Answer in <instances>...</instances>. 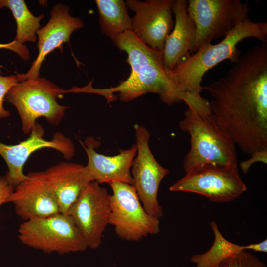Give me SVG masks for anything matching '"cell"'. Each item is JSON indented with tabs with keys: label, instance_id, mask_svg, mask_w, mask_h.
Returning <instances> with one entry per match:
<instances>
[{
	"label": "cell",
	"instance_id": "1",
	"mask_svg": "<svg viewBox=\"0 0 267 267\" xmlns=\"http://www.w3.org/2000/svg\"><path fill=\"white\" fill-rule=\"evenodd\" d=\"M203 89L213 98L212 117L235 145L250 155L267 150V43L249 50Z\"/></svg>",
	"mask_w": 267,
	"mask_h": 267
},
{
	"label": "cell",
	"instance_id": "2",
	"mask_svg": "<svg viewBox=\"0 0 267 267\" xmlns=\"http://www.w3.org/2000/svg\"><path fill=\"white\" fill-rule=\"evenodd\" d=\"M92 82L83 87H73L67 93H90L100 94L107 103L115 100L113 93L118 92L124 102L132 101L148 93L158 94L161 100L169 105L181 101L188 107L197 111L203 110L207 100L197 98L184 92L170 75V70L163 63V57L147 64L131 68L129 77L120 84L106 89L92 87Z\"/></svg>",
	"mask_w": 267,
	"mask_h": 267
},
{
	"label": "cell",
	"instance_id": "3",
	"mask_svg": "<svg viewBox=\"0 0 267 267\" xmlns=\"http://www.w3.org/2000/svg\"><path fill=\"white\" fill-rule=\"evenodd\" d=\"M254 37L267 43V22L248 20L239 24L216 44H210L190 55L172 70L170 75L186 93L202 97L201 85L205 74L219 63L230 60L236 63L240 57L237 45L242 40Z\"/></svg>",
	"mask_w": 267,
	"mask_h": 267
},
{
	"label": "cell",
	"instance_id": "4",
	"mask_svg": "<svg viewBox=\"0 0 267 267\" xmlns=\"http://www.w3.org/2000/svg\"><path fill=\"white\" fill-rule=\"evenodd\" d=\"M179 126L190 136V149L183 162L186 172L205 165H237L235 145L210 113L188 107Z\"/></svg>",
	"mask_w": 267,
	"mask_h": 267
},
{
	"label": "cell",
	"instance_id": "5",
	"mask_svg": "<svg viewBox=\"0 0 267 267\" xmlns=\"http://www.w3.org/2000/svg\"><path fill=\"white\" fill-rule=\"evenodd\" d=\"M65 94L50 80L39 77L19 82L6 94L5 101L16 108L22 122V130L30 133L37 119L43 117L50 124L58 126L68 106L60 105L57 99Z\"/></svg>",
	"mask_w": 267,
	"mask_h": 267
},
{
	"label": "cell",
	"instance_id": "6",
	"mask_svg": "<svg viewBox=\"0 0 267 267\" xmlns=\"http://www.w3.org/2000/svg\"><path fill=\"white\" fill-rule=\"evenodd\" d=\"M187 11L196 28L191 55L251 20L248 3L239 0H189Z\"/></svg>",
	"mask_w": 267,
	"mask_h": 267
},
{
	"label": "cell",
	"instance_id": "7",
	"mask_svg": "<svg viewBox=\"0 0 267 267\" xmlns=\"http://www.w3.org/2000/svg\"><path fill=\"white\" fill-rule=\"evenodd\" d=\"M18 233L22 244L44 252L63 254L88 248L72 218L61 212L25 221Z\"/></svg>",
	"mask_w": 267,
	"mask_h": 267
},
{
	"label": "cell",
	"instance_id": "8",
	"mask_svg": "<svg viewBox=\"0 0 267 267\" xmlns=\"http://www.w3.org/2000/svg\"><path fill=\"white\" fill-rule=\"evenodd\" d=\"M110 185L112 193L109 195V224L119 238L138 241L159 232V219L146 212L134 185L121 182Z\"/></svg>",
	"mask_w": 267,
	"mask_h": 267
},
{
	"label": "cell",
	"instance_id": "9",
	"mask_svg": "<svg viewBox=\"0 0 267 267\" xmlns=\"http://www.w3.org/2000/svg\"><path fill=\"white\" fill-rule=\"evenodd\" d=\"M171 191L194 193L212 202L231 201L242 194L247 187L237 166L205 165L193 169L169 188Z\"/></svg>",
	"mask_w": 267,
	"mask_h": 267
},
{
	"label": "cell",
	"instance_id": "10",
	"mask_svg": "<svg viewBox=\"0 0 267 267\" xmlns=\"http://www.w3.org/2000/svg\"><path fill=\"white\" fill-rule=\"evenodd\" d=\"M134 129L137 155L131 170L134 186L146 212L159 219L163 215V210L157 199L158 189L169 171L157 162L151 152L149 146L151 134L148 130L138 124L135 125Z\"/></svg>",
	"mask_w": 267,
	"mask_h": 267
},
{
	"label": "cell",
	"instance_id": "11",
	"mask_svg": "<svg viewBox=\"0 0 267 267\" xmlns=\"http://www.w3.org/2000/svg\"><path fill=\"white\" fill-rule=\"evenodd\" d=\"M109 195L106 188L96 181L91 182L68 210L88 248L95 249L101 244L109 224Z\"/></svg>",
	"mask_w": 267,
	"mask_h": 267
},
{
	"label": "cell",
	"instance_id": "12",
	"mask_svg": "<svg viewBox=\"0 0 267 267\" xmlns=\"http://www.w3.org/2000/svg\"><path fill=\"white\" fill-rule=\"evenodd\" d=\"M44 134L42 125L36 122L26 140L15 145L0 142V155L8 167L5 176L14 188L27 178V175L23 171V166L30 155L36 151L51 148L60 152L67 160L74 156L75 148L73 141L62 133H55L50 140L44 139Z\"/></svg>",
	"mask_w": 267,
	"mask_h": 267
},
{
	"label": "cell",
	"instance_id": "13",
	"mask_svg": "<svg viewBox=\"0 0 267 267\" xmlns=\"http://www.w3.org/2000/svg\"><path fill=\"white\" fill-rule=\"evenodd\" d=\"M174 0H127V8L135 13L131 30L151 48L163 52L174 25Z\"/></svg>",
	"mask_w": 267,
	"mask_h": 267
},
{
	"label": "cell",
	"instance_id": "14",
	"mask_svg": "<svg viewBox=\"0 0 267 267\" xmlns=\"http://www.w3.org/2000/svg\"><path fill=\"white\" fill-rule=\"evenodd\" d=\"M50 14L48 22L37 32L38 55L27 73L17 74L19 82L40 77L39 71L45 57L56 48L61 52L63 43L69 42L72 33L84 26L80 18L70 15L66 5H55Z\"/></svg>",
	"mask_w": 267,
	"mask_h": 267
},
{
	"label": "cell",
	"instance_id": "15",
	"mask_svg": "<svg viewBox=\"0 0 267 267\" xmlns=\"http://www.w3.org/2000/svg\"><path fill=\"white\" fill-rule=\"evenodd\" d=\"M26 175L27 178L14 187L7 200L14 205L16 214L25 221L60 212L44 172H31Z\"/></svg>",
	"mask_w": 267,
	"mask_h": 267
},
{
	"label": "cell",
	"instance_id": "16",
	"mask_svg": "<svg viewBox=\"0 0 267 267\" xmlns=\"http://www.w3.org/2000/svg\"><path fill=\"white\" fill-rule=\"evenodd\" d=\"M60 212L67 214L71 205L94 178L87 166L61 162L43 171Z\"/></svg>",
	"mask_w": 267,
	"mask_h": 267
},
{
	"label": "cell",
	"instance_id": "17",
	"mask_svg": "<svg viewBox=\"0 0 267 267\" xmlns=\"http://www.w3.org/2000/svg\"><path fill=\"white\" fill-rule=\"evenodd\" d=\"M99 145L98 141L91 137L87 138L83 144L88 159L86 166L94 181L100 184L121 182L134 185L131 169L137 153L136 144L127 149H119V153L114 156L97 153L95 149Z\"/></svg>",
	"mask_w": 267,
	"mask_h": 267
},
{
	"label": "cell",
	"instance_id": "18",
	"mask_svg": "<svg viewBox=\"0 0 267 267\" xmlns=\"http://www.w3.org/2000/svg\"><path fill=\"white\" fill-rule=\"evenodd\" d=\"M188 1L174 0L175 15L173 30L168 36L163 51L165 67L172 70L191 55L196 38V28L187 11Z\"/></svg>",
	"mask_w": 267,
	"mask_h": 267
},
{
	"label": "cell",
	"instance_id": "19",
	"mask_svg": "<svg viewBox=\"0 0 267 267\" xmlns=\"http://www.w3.org/2000/svg\"><path fill=\"white\" fill-rule=\"evenodd\" d=\"M100 27L102 33L111 40L131 30V18L123 0H96Z\"/></svg>",
	"mask_w": 267,
	"mask_h": 267
},
{
	"label": "cell",
	"instance_id": "20",
	"mask_svg": "<svg viewBox=\"0 0 267 267\" xmlns=\"http://www.w3.org/2000/svg\"><path fill=\"white\" fill-rule=\"evenodd\" d=\"M210 225L214 235L213 243L206 252L191 256L190 261L196 264L195 267H217L224 260L246 250V246L233 243L225 239L214 221L210 222Z\"/></svg>",
	"mask_w": 267,
	"mask_h": 267
},
{
	"label": "cell",
	"instance_id": "21",
	"mask_svg": "<svg viewBox=\"0 0 267 267\" xmlns=\"http://www.w3.org/2000/svg\"><path fill=\"white\" fill-rule=\"evenodd\" d=\"M9 8L16 20V34L14 40L20 43L37 40V32L40 27V22L44 16L40 14L35 16L28 8L23 0H0V8Z\"/></svg>",
	"mask_w": 267,
	"mask_h": 267
},
{
	"label": "cell",
	"instance_id": "22",
	"mask_svg": "<svg viewBox=\"0 0 267 267\" xmlns=\"http://www.w3.org/2000/svg\"><path fill=\"white\" fill-rule=\"evenodd\" d=\"M217 267H267L256 256L242 251L222 262Z\"/></svg>",
	"mask_w": 267,
	"mask_h": 267
},
{
	"label": "cell",
	"instance_id": "23",
	"mask_svg": "<svg viewBox=\"0 0 267 267\" xmlns=\"http://www.w3.org/2000/svg\"><path fill=\"white\" fill-rule=\"evenodd\" d=\"M19 82L17 75L2 76L0 68V119L7 118L10 113L3 107V101L9 90Z\"/></svg>",
	"mask_w": 267,
	"mask_h": 267
},
{
	"label": "cell",
	"instance_id": "24",
	"mask_svg": "<svg viewBox=\"0 0 267 267\" xmlns=\"http://www.w3.org/2000/svg\"><path fill=\"white\" fill-rule=\"evenodd\" d=\"M1 49L11 50L26 61L30 58V53L27 47L23 44L14 40L7 43H0V49Z\"/></svg>",
	"mask_w": 267,
	"mask_h": 267
},
{
	"label": "cell",
	"instance_id": "25",
	"mask_svg": "<svg viewBox=\"0 0 267 267\" xmlns=\"http://www.w3.org/2000/svg\"><path fill=\"white\" fill-rule=\"evenodd\" d=\"M250 155V158L240 163V167L244 174H246L252 165L256 162L267 163V150L257 151Z\"/></svg>",
	"mask_w": 267,
	"mask_h": 267
},
{
	"label": "cell",
	"instance_id": "26",
	"mask_svg": "<svg viewBox=\"0 0 267 267\" xmlns=\"http://www.w3.org/2000/svg\"><path fill=\"white\" fill-rule=\"evenodd\" d=\"M14 187L7 181L5 175L0 177V207L7 200L14 190Z\"/></svg>",
	"mask_w": 267,
	"mask_h": 267
},
{
	"label": "cell",
	"instance_id": "27",
	"mask_svg": "<svg viewBox=\"0 0 267 267\" xmlns=\"http://www.w3.org/2000/svg\"><path fill=\"white\" fill-rule=\"evenodd\" d=\"M246 250H252L255 252H267V239L263 241L254 244L246 245Z\"/></svg>",
	"mask_w": 267,
	"mask_h": 267
}]
</instances>
